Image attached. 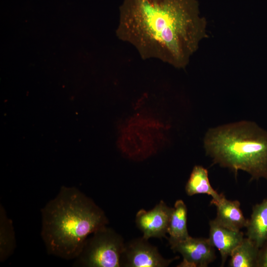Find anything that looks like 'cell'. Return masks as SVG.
Masks as SVG:
<instances>
[{"label": "cell", "mask_w": 267, "mask_h": 267, "mask_svg": "<svg viewBox=\"0 0 267 267\" xmlns=\"http://www.w3.org/2000/svg\"><path fill=\"white\" fill-rule=\"evenodd\" d=\"M14 226L4 207L0 206V261L3 262L13 253L16 247Z\"/></svg>", "instance_id": "obj_14"}, {"label": "cell", "mask_w": 267, "mask_h": 267, "mask_svg": "<svg viewBox=\"0 0 267 267\" xmlns=\"http://www.w3.org/2000/svg\"><path fill=\"white\" fill-rule=\"evenodd\" d=\"M185 191L188 196L204 194L212 197V199H218L221 196L210 184L208 172L201 166H195L185 185Z\"/></svg>", "instance_id": "obj_13"}, {"label": "cell", "mask_w": 267, "mask_h": 267, "mask_svg": "<svg viewBox=\"0 0 267 267\" xmlns=\"http://www.w3.org/2000/svg\"><path fill=\"white\" fill-rule=\"evenodd\" d=\"M166 259L156 247L142 236L125 244L121 258V266L128 267H166L178 259Z\"/></svg>", "instance_id": "obj_5"}, {"label": "cell", "mask_w": 267, "mask_h": 267, "mask_svg": "<svg viewBox=\"0 0 267 267\" xmlns=\"http://www.w3.org/2000/svg\"><path fill=\"white\" fill-rule=\"evenodd\" d=\"M260 248L248 238L232 252L228 266L230 267H258Z\"/></svg>", "instance_id": "obj_12"}, {"label": "cell", "mask_w": 267, "mask_h": 267, "mask_svg": "<svg viewBox=\"0 0 267 267\" xmlns=\"http://www.w3.org/2000/svg\"><path fill=\"white\" fill-rule=\"evenodd\" d=\"M207 154L214 164L253 179H267V132L255 123L240 121L210 129L204 138Z\"/></svg>", "instance_id": "obj_3"}, {"label": "cell", "mask_w": 267, "mask_h": 267, "mask_svg": "<svg viewBox=\"0 0 267 267\" xmlns=\"http://www.w3.org/2000/svg\"><path fill=\"white\" fill-rule=\"evenodd\" d=\"M258 267H267V241L260 249Z\"/></svg>", "instance_id": "obj_15"}, {"label": "cell", "mask_w": 267, "mask_h": 267, "mask_svg": "<svg viewBox=\"0 0 267 267\" xmlns=\"http://www.w3.org/2000/svg\"><path fill=\"white\" fill-rule=\"evenodd\" d=\"M209 227L208 239L212 245L220 252L222 266H223L233 250L243 240L244 233L240 230H234L225 227L215 220L210 221Z\"/></svg>", "instance_id": "obj_8"}, {"label": "cell", "mask_w": 267, "mask_h": 267, "mask_svg": "<svg viewBox=\"0 0 267 267\" xmlns=\"http://www.w3.org/2000/svg\"><path fill=\"white\" fill-rule=\"evenodd\" d=\"M169 244L172 250L182 257L178 267H207L216 258L215 248L208 238L189 236L184 240Z\"/></svg>", "instance_id": "obj_6"}, {"label": "cell", "mask_w": 267, "mask_h": 267, "mask_svg": "<svg viewBox=\"0 0 267 267\" xmlns=\"http://www.w3.org/2000/svg\"><path fill=\"white\" fill-rule=\"evenodd\" d=\"M187 209L182 200L176 201L171 216L167 233L169 235V244L181 241L188 238L187 227Z\"/></svg>", "instance_id": "obj_11"}, {"label": "cell", "mask_w": 267, "mask_h": 267, "mask_svg": "<svg viewBox=\"0 0 267 267\" xmlns=\"http://www.w3.org/2000/svg\"><path fill=\"white\" fill-rule=\"evenodd\" d=\"M41 237L49 255L76 259L89 235L107 226L103 211L78 188L63 186L41 209Z\"/></svg>", "instance_id": "obj_2"}, {"label": "cell", "mask_w": 267, "mask_h": 267, "mask_svg": "<svg viewBox=\"0 0 267 267\" xmlns=\"http://www.w3.org/2000/svg\"><path fill=\"white\" fill-rule=\"evenodd\" d=\"M211 204L217 208V216L215 221L227 228L239 231L246 227L248 219L243 215L238 200L227 199L223 194L216 200L212 199Z\"/></svg>", "instance_id": "obj_9"}, {"label": "cell", "mask_w": 267, "mask_h": 267, "mask_svg": "<svg viewBox=\"0 0 267 267\" xmlns=\"http://www.w3.org/2000/svg\"><path fill=\"white\" fill-rule=\"evenodd\" d=\"M246 227V237L261 248L267 241V199L253 207Z\"/></svg>", "instance_id": "obj_10"}, {"label": "cell", "mask_w": 267, "mask_h": 267, "mask_svg": "<svg viewBox=\"0 0 267 267\" xmlns=\"http://www.w3.org/2000/svg\"><path fill=\"white\" fill-rule=\"evenodd\" d=\"M125 244L114 230L105 226L88 238L74 266L120 267Z\"/></svg>", "instance_id": "obj_4"}, {"label": "cell", "mask_w": 267, "mask_h": 267, "mask_svg": "<svg viewBox=\"0 0 267 267\" xmlns=\"http://www.w3.org/2000/svg\"><path fill=\"white\" fill-rule=\"evenodd\" d=\"M144 59L184 68L208 37L197 0H124L116 32Z\"/></svg>", "instance_id": "obj_1"}, {"label": "cell", "mask_w": 267, "mask_h": 267, "mask_svg": "<svg viewBox=\"0 0 267 267\" xmlns=\"http://www.w3.org/2000/svg\"><path fill=\"white\" fill-rule=\"evenodd\" d=\"M173 210L163 200L149 211L139 210L136 214L135 222L142 237L148 240L166 237Z\"/></svg>", "instance_id": "obj_7"}]
</instances>
